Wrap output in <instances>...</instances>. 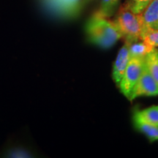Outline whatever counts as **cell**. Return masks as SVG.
<instances>
[{"mask_svg":"<svg viewBox=\"0 0 158 158\" xmlns=\"http://www.w3.org/2000/svg\"><path fill=\"white\" fill-rule=\"evenodd\" d=\"M156 48L151 46L144 41H137L129 44V51L131 57L146 58L149 53L155 51Z\"/></svg>","mask_w":158,"mask_h":158,"instance_id":"9c48e42d","label":"cell"},{"mask_svg":"<svg viewBox=\"0 0 158 158\" xmlns=\"http://www.w3.org/2000/svg\"><path fill=\"white\" fill-rule=\"evenodd\" d=\"M140 15L143 27L158 29V0H152Z\"/></svg>","mask_w":158,"mask_h":158,"instance_id":"ba28073f","label":"cell"},{"mask_svg":"<svg viewBox=\"0 0 158 158\" xmlns=\"http://www.w3.org/2000/svg\"><path fill=\"white\" fill-rule=\"evenodd\" d=\"M145 58L131 57L118 87L122 94L128 98L130 94L143 73L145 68Z\"/></svg>","mask_w":158,"mask_h":158,"instance_id":"277c9868","label":"cell"},{"mask_svg":"<svg viewBox=\"0 0 158 158\" xmlns=\"http://www.w3.org/2000/svg\"><path fill=\"white\" fill-rule=\"evenodd\" d=\"M45 8L57 17L74 19L80 14L85 0H41Z\"/></svg>","mask_w":158,"mask_h":158,"instance_id":"3957f363","label":"cell"},{"mask_svg":"<svg viewBox=\"0 0 158 158\" xmlns=\"http://www.w3.org/2000/svg\"><path fill=\"white\" fill-rule=\"evenodd\" d=\"M157 56H158V51H157Z\"/></svg>","mask_w":158,"mask_h":158,"instance_id":"9a60e30c","label":"cell"},{"mask_svg":"<svg viewBox=\"0 0 158 158\" xmlns=\"http://www.w3.org/2000/svg\"><path fill=\"white\" fill-rule=\"evenodd\" d=\"M152 0H127L126 6L135 14L141 13Z\"/></svg>","mask_w":158,"mask_h":158,"instance_id":"5bb4252c","label":"cell"},{"mask_svg":"<svg viewBox=\"0 0 158 158\" xmlns=\"http://www.w3.org/2000/svg\"><path fill=\"white\" fill-rule=\"evenodd\" d=\"M142 118L150 123L158 125V106H153L142 110H139Z\"/></svg>","mask_w":158,"mask_h":158,"instance_id":"4fadbf2b","label":"cell"},{"mask_svg":"<svg viewBox=\"0 0 158 158\" xmlns=\"http://www.w3.org/2000/svg\"><path fill=\"white\" fill-rule=\"evenodd\" d=\"M120 0H102L98 12L106 17H110L115 13Z\"/></svg>","mask_w":158,"mask_h":158,"instance_id":"7c38bea8","label":"cell"},{"mask_svg":"<svg viewBox=\"0 0 158 158\" xmlns=\"http://www.w3.org/2000/svg\"><path fill=\"white\" fill-rule=\"evenodd\" d=\"M156 95H158V84L150 74L147 65H145L141 78L136 83L127 99L133 100L138 97Z\"/></svg>","mask_w":158,"mask_h":158,"instance_id":"5b68a950","label":"cell"},{"mask_svg":"<svg viewBox=\"0 0 158 158\" xmlns=\"http://www.w3.org/2000/svg\"><path fill=\"white\" fill-rule=\"evenodd\" d=\"M133 122L135 127L143 133L151 142L158 140V125H155L144 120L139 114V110L135 109L133 114Z\"/></svg>","mask_w":158,"mask_h":158,"instance_id":"52a82bcc","label":"cell"},{"mask_svg":"<svg viewBox=\"0 0 158 158\" xmlns=\"http://www.w3.org/2000/svg\"><path fill=\"white\" fill-rule=\"evenodd\" d=\"M140 40L148 43V44L154 47V48H157L158 29L143 27L141 35V39Z\"/></svg>","mask_w":158,"mask_h":158,"instance_id":"8fae6325","label":"cell"},{"mask_svg":"<svg viewBox=\"0 0 158 158\" xmlns=\"http://www.w3.org/2000/svg\"><path fill=\"white\" fill-rule=\"evenodd\" d=\"M114 22L124 38L125 43L130 44L141 40L143 23L140 13L135 14L124 5L118 10Z\"/></svg>","mask_w":158,"mask_h":158,"instance_id":"7a4b0ae2","label":"cell"},{"mask_svg":"<svg viewBox=\"0 0 158 158\" xmlns=\"http://www.w3.org/2000/svg\"><path fill=\"white\" fill-rule=\"evenodd\" d=\"M157 49L156 48L152 52L149 53L145 58L146 65L150 74L158 84V56Z\"/></svg>","mask_w":158,"mask_h":158,"instance_id":"30bf717a","label":"cell"},{"mask_svg":"<svg viewBox=\"0 0 158 158\" xmlns=\"http://www.w3.org/2000/svg\"><path fill=\"white\" fill-rule=\"evenodd\" d=\"M131 56L129 51V43H124V45L120 48L113 67V79L116 84H119L123 77L128 63Z\"/></svg>","mask_w":158,"mask_h":158,"instance_id":"8992f818","label":"cell"},{"mask_svg":"<svg viewBox=\"0 0 158 158\" xmlns=\"http://www.w3.org/2000/svg\"><path fill=\"white\" fill-rule=\"evenodd\" d=\"M85 31L90 43L104 49L110 48L118 40L122 38L115 23L99 12L88 20Z\"/></svg>","mask_w":158,"mask_h":158,"instance_id":"6da1fadb","label":"cell"}]
</instances>
